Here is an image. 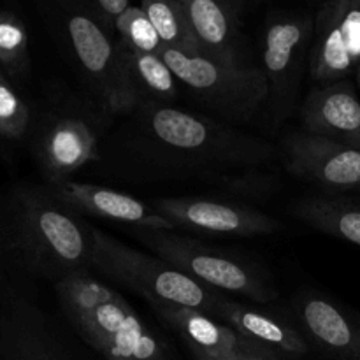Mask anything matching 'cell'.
<instances>
[{"instance_id":"1","label":"cell","mask_w":360,"mask_h":360,"mask_svg":"<svg viewBox=\"0 0 360 360\" xmlns=\"http://www.w3.org/2000/svg\"><path fill=\"white\" fill-rule=\"evenodd\" d=\"M267 141L199 112L141 104L105 136L101 160L129 179H217L252 174L273 158Z\"/></svg>"},{"instance_id":"2","label":"cell","mask_w":360,"mask_h":360,"mask_svg":"<svg viewBox=\"0 0 360 360\" xmlns=\"http://www.w3.org/2000/svg\"><path fill=\"white\" fill-rule=\"evenodd\" d=\"M0 259L6 269L53 283L94 269L91 225L42 185L0 195Z\"/></svg>"},{"instance_id":"3","label":"cell","mask_w":360,"mask_h":360,"mask_svg":"<svg viewBox=\"0 0 360 360\" xmlns=\"http://www.w3.org/2000/svg\"><path fill=\"white\" fill-rule=\"evenodd\" d=\"M109 116L90 95L65 86L49 88L32 109L28 146L44 183L65 181L101 160Z\"/></svg>"},{"instance_id":"4","label":"cell","mask_w":360,"mask_h":360,"mask_svg":"<svg viewBox=\"0 0 360 360\" xmlns=\"http://www.w3.org/2000/svg\"><path fill=\"white\" fill-rule=\"evenodd\" d=\"M72 329L105 360H165L164 347L116 290L90 273L55 283Z\"/></svg>"},{"instance_id":"5","label":"cell","mask_w":360,"mask_h":360,"mask_svg":"<svg viewBox=\"0 0 360 360\" xmlns=\"http://www.w3.org/2000/svg\"><path fill=\"white\" fill-rule=\"evenodd\" d=\"M91 243L94 269L112 283L144 297L150 306H181L211 316L217 315L224 297L160 257L137 252L94 225Z\"/></svg>"},{"instance_id":"6","label":"cell","mask_w":360,"mask_h":360,"mask_svg":"<svg viewBox=\"0 0 360 360\" xmlns=\"http://www.w3.org/2000/svg\"><path fill=\"white\" fill-rule=\"evenodd\" d=\"M160 56L193 97L229 120H250L269 97L266 74L259 67L229 65L202 53L162 48Z\"/></svg>"},{"instance_id":"7","label":"cell","mask_w":360,"mask_h":360,"mask_svg":"<svg viewBox=\"0 0 360 360\" xmlns=\"http://www.w3.org/2000/svg\"><path fill=\"white\" fill-rule=\"evenodd\" d=\"M132 234L155 255L213 290L238 294L264 304L276 299V290L257 267L224 250L210 248L174 231L134 227Z\"/></svg>"},{"instance_id":"8","label":"cell","mask_w":360,"mask_h":360,"mask_svg":"<svg viewBox=\"0 0 360 360\" xmlns=\"http://www.w3.org/2000/svg\"><path fill=\"white\" fill-rule=\"evenodd\" d=\"M0 360H69L55 323L13 278L0 295Z\"/></svg>"},{"instance_id":"9","label":"cell","mask_w":360,"mask_h":360,"mask_svg":"<svg viewBox=\"0 0 360 360\" xmlns=\"http://www.w3.org/2000/svg\"><path fill=\"white\" fill-rule=\"evenodd\" d=\"M311 23L306 20H281L267 28L264 42V74L269 84V104L274 127L290 116L301 86Z\"/></svg>"},{"instance_id":"10","label":"cell","mask_w":360,"mask_h":360,"mask_svg":"<svg viewBox=\"0 0 360 360\" xmlns=\"http://www.w3.org/2000/svg\"><path fill=\"white\" fill-rule=\"evenodd\" d=\"M153 207L176 229L218 238H253L281 229L280 221L255 207L202 197H164Z\"/></svg>"},{"instance_id":"11","label":"cell","mask_w":360,"mask_h":360,"mask_svg":"<svg viewBox=\"0 0 360 360\" xmlns=\"http://www.w3.org/2000/svg\"><path fill=\"white\" fill-rule=\"evenodd\" d=\"M360 65V0H334L320 13L309 56V76L319 86L348 79Z\"/></svg>"},{"instance_id":"12","label":"cell","mask_w":360,"mask_h":360,"mask_svg":"<svg viewBox=\"0 0 360 360\" xmlns=\"http://www.w3.org/2000/svg\"><path fill=\"white\" fill-rule=\"evenodd\" d=\"M281 148L292 174L334 192L360 188V148L304 130L285 137Z\"/></svg>"},{"instance_id":"13","label":"cell","mask_w":360,"mask_h":360,"mask_svg":"<svg viewBox=\"0 0 360 360\" xmlns=\"http://www.w3.org/2000/svg\"><path fill=\"white\" fill-rule=\"evenodd\" d=\"M48 188L56 199L62 200L65 206H69L81 217L84 214V217L102 218V220L132 225L137 229H157V231H174L176 229L167 218L158 214L153 206H146L129 193L116 192L101 185L74 181V179L53 183V185H48Z\"/></svg>"},{"instance_id":"14","label":"cell","mask_w":360,"mask_h":360,"mask_svg":"<svg viewBox=\"0 0 360 360\" xmlns=\"http://www.w3.org/2000/svg\"><path fill=\"white\" fill-rule=\"evenodd\" d=\"M302 130L360 148V101L350 79L316 86L301 109Z\"/></svg>"},{"instance_id":"15","label":"cell","mask_w":360,"mask_h":360,"mask_svg":"<svg viewBox=\"0 0 360 360\" xmlns=\"http://www.w3.org/2000/svg\"><path fill=\"white\" fill-rule=\"evenodd\" d=\"M162 322L178 333L192 352H204L225 360H234L239 354H252L257 357L276 360L271 352L257 347L224 322L202 311L181 306H151Z\"/></svg>"},{"instance_id":"16","label":"cell","mask_w":360,"mask_h":360,"mask_svg":"<svg viewBox=\"0 0 360 360\" xmlns=\"http://www.w3.org/2000/svg\"><path fill=\"white\" fill-rule=\"evenodd\" d=\"M297 313L308 336L327 354L360 360V319L320 295H302Z\"/></svg>"},{"instance_id":"17","label":"cell","mask_w":360,"mask_h":360,"mask_svg":"<svg viewBox=\"0 0 360 360\" xmlns=\"http://www.w3.org/2000/svg\"><path fill=\"white\" fill-rule=\"evenodd\" d=\"M214 319L224 322L225 326L234 329L257 347L271 352L274 357L280 354L301 357L308 352V345L297 330L267 313L253 309L252 306L229 301L224 297Z\"/></svg>"},{"instance_id":"18","label":"cell","mask_w":360,"mask_h":360,"mask_svg":"<svg viewBox=\"0 0 360 360\" xmlns=\"http://www.w3.org/2000/svg\"><path fill=\"white\" fill-rule=\"evenodd\" d=\"M118 55L137 104L171 105L176 101L178 79L160 55L137 51L123 42L118 44Z\"/></svg>"},{"instance_id":"19","label":"cell","mask_w":360,"mask_h":360,"mask_svg":"<svg viewBox=\"0 0 360 360\" xmlns=\"http://www.w3.org/2000/svg\"><path fill=\"white\" fill-rule=\"evenodd\" d=\"M200 53L229 65H239L238 44L227 9L218 0H181Z\"/></svg>"},{"instance_id":"20","label":"cell","mask_w":360,"mask_h":360,"mask_svg":"<svg viewBox=\"0 0 360 360\" xmlns=\"http://www.w3.org/2000/svg\"><path fill=\"white\" fill-rule=\"evenodd\" d=\"M292 214L316 231L360 246V200L306 197L292 206Z\"/></svg>"},{"instance_id":"21","label":"cell","mask_w":360,"mask_h":360,"mask_svg":"<svg viewBox=\"0 0 360 360\" xmlns=\"http://www.w3.org/2000/svg\"><path fill=\"white\" fill-rule=\"evenodd\" d=\"M143 9L165 48L200 53L181 0H146Z\"/></svg>"},{"instance_id":"22","label":"cell","mask_w":360,"mask_h":360,"mask_svg":"<svg viewBox=\"0 0 360 360\" xmlns=\"http://www.w3.org/2000/svg\"><path fill=\"white\" fill-rule=\"evenodd\" d=\"M30 67L25 23L11 9H0V70L20 86L30 76Z\"/></svg>"},{"instance_id":"23","label":"cell","mask_w":360,"mask_h":360,"mask_svg":"<svg viewBox=\"0 0 360 360\" xmlns=\"http://www.w3.org/2000/svg\"><path fill=\"white\" fill-rule=\"evenodd\" d=\"M32 122V108L14 84L0 70V137L7 141L27 139Z\"/></svg>"},{"instance_id":"24","label":"cell","mask_w":360,"mask_h":360,"mask_svg":"<svg viewBox=\"0 0 360 360\" xmlns=\"http://www.w3.org/2000/svg\"><path fill=\"white\" fill-rule=\"evenodd\" d=\"M116 28L122 35L123 44L144 53H155L160 55V49L164 48L157 30L150 18L146 16L144 9L129 7L120 18H116Z\"/></svg>"},{"instance_id":"25","label":"cell","mask_w":360,"mask_h":360,"mask_svg":"<svg viewBox=\"0 0 360 360\" xmlns=\"http://www.w3.org/2000/svg\"><path fill=\"white\" fill-rule=\"evenodd\" d=\"M102 13L109 18H120L127 9H129V0H97Z\"/></svg>"},{"instance_id":"26","label":"cell","mask_w":360,"mask_h":360,"mask_svg":"<svg viewBox=\"0 0 360 360\" xmlns=\"http://www.w3.org/2000/svg\"><path fill=\"white\" fill-rule=\"evenodd\" d=\"M7 278H9V276H7V269H6V266H4L2 259H0V295H2L4 285H6Z\"/></svg>"},{"instance_id":"27","label":"cell","mask_w":360,"mask_h":360,"mask_svg":"<svg viewBox=\"0 0 360 360\" xmlns=\"http://www.w3.org/2000/svg\"><path fill=\"white\" fill-rule=\"evenodd\" d=\"M192 354H193V357H195V360H225L220 357H214V355L204 354V352H192Z\"/></svg>"},{"instance_id":"28","label":"cell","mask_w":360,"mask_h":360,"mask_svg":"<svg viewBox=\"0 0 360 360\" xmlns=\"http://www.w3.org/2000/svg\"><path fill=\"white\" fill-rule=\"evenodd\" d=\"M234 360H269V359L257 357V355H252V354H239V355H236Z\"/></svg>"},{"instance_id":"29","label":"cell","mask_w":360,"mask_h":360,"mask_svg":"<svg viewBox=\"0 0 360 360\" xmlns=\"http://www.w3.org/2000/svg\"><path fill=\"white\" fill-rule=\"evenodd\" d=\"M355 79H357V84H359V88H360V65H359V69L355 70Z\"/></svg>"},{"instance_id":"30","label":"cell","mask_w":360,"mask_h":360,"mask_svg":"<svg viewBox=\"0 0 360 360\" xmlns=\"http://www.w3.org/2000/svg\"><path fill=\"white\" fill-rule=\"evenodd\" d=\"M355 192H357V193H359V200H360V188H359V190H355Z\"/></svg>"}]
</instances>
